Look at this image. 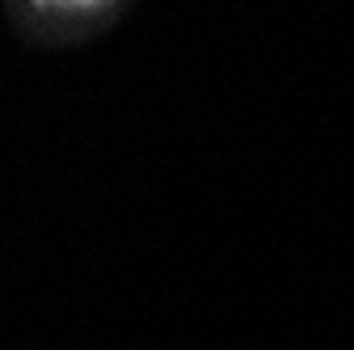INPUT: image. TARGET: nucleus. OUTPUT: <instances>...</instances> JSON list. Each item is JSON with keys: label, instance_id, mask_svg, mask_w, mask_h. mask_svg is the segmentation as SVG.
Segmentation results:
<instances>
[{"label": "nucleus", "instance_id": "f257e3e1", "mask_svg": "<svg viewBox=\"0 0 354 350\" xmlns=\"http://www.w3.org/2000/svg\"><path fill=\"white\" fill-rule=\"evenodd\" d=\"M127 0H5L13 30L38 47H72L106 30Z\"/></svg>", "mask_w": 354, "mask_h": 350}]
</instances>
